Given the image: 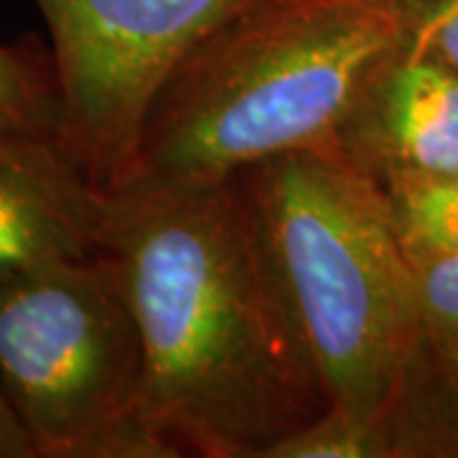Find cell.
Returning a JSON list of instances; mask_svg holds the SVG:
<instances>
[{"label":"cell","instance_id":"cell-9","mask_svg":"<svg viewBox=\"0 0 458 458\" xmlns=\"http://www.w3.org/2000/svg\"><path fill=\"white\" fill-rule=\"evenodd\" d=\"M0 132L62 140L64 102L54 51L36 33L0 44Z\"/></svg>","mask_w":458,"mask_h":458},{"label":"cell","instance_id":"cell-3","mask_svg":"<svg viewBox=\"0 0 458 458\" xmlns=\"http://www.w3.org/2000/svg\"><path fill=\"white\" fill-rule=\"evenodd\" d=\"M331 408L377 426L423 352L415 265L385 194L328 150L240 174Z\"/></svg>","mask_w":458,"mask_h":458},{"label":"cell","instance_id":"cell-14","mask_svg":"<svg viewBox=\"0 0 458 458\" xmlns=\"http://www.w3.org/2000/svg\"><path fill=\"white\" fill-rule=\"evenodd\" d=\"M0 458H36L33 443L18 412L0 387Z\"/></svg>","mask_w":458,"mask_h":458},{"label":"cell","instance_id":"cell-11","mask_svg":"<svg viewBox=\"0 0 458 458\" xmlns=\"http://www.w3.org/2000/svg\"><path fill=\"white\" fill-rule=\"evenodd\" d=\"M270 458H385L379 428L328 408L311 426L283 441Z\"/></svg>","mask_w":458,"mask_h":458},{"label":"cell","instance_id":"cell-10","mask_svg":"<svg viewBox=\"0 0 458 458\" xmlns=\"http://www.w3.org/2000/svg\"><path fill=\"white\" fill-rule=\"evenodd\" d=\"M410 262L458 252V171L379 183Z\"/></svg>","mask_w":458,"mask_h":458},{"label":"cell","instance_id":"cell-5","mask_svg":"<svg viewBox=\"0 0 458 458\" xmlns=\"http://www.w3.org/2000/svg\"><path fill=\"white\" fill-rule=\"evenodd\" d=\"M64 102L62 143L105 194L128 179L148 110L176 66L258 0H33Z\"/></svg>","mask_w":458,"mask_h":458},{"label":"cell","instance_id":"cell-6","mask_svg":"<svg viewBox=\"0 0 458 458\" xmlns=\"http://www.w3.org/2000/svg\"><path fill=\"white\" fill-rule=\"evenodd\" d=\"M344 164L387 183L458 171V72L405 33L364 72L334 135Z\"/></svg>","mask_w":458,"mask_h":458},{"label":"cell","instance_id":"cell-8","mask_svg":"<svg viewBox=\"0 0 458 458\" xmlns=\"http://www.w3.org/2000/svg\"><path fill=\"white\" fill-rule=\"evenodd\" d=\"M379 436L385 458H458V349L423 346Z\"/></svg>","mask_w":458,"mask_h":458},{"label":"cell","instance_id":"cell-1","mask_svg":"<svg viewBox=\"0 0 458 458\" xmlns=\"http://www.w3.org/2000/svg\"><path fill=\"white\" fill-rule=\"evenodd\" d=\"M105 252L146 354V415L176 458H270L328 408L240 176L107 194Z\"/></svg>","mask_w":458,"mask_h":458},{"label":"cell","instance_id":"cell-12","mask_svg":"<svg viewBox=\"0 0 458 458\" xmlns=\"http://www.w3.org/2000/svg\"><path fill=\"white\" fill-rule=\"evenodd\" d=\"M412 265L423 342L430 349H458V252Z\"/></svg>","mask_w":458,"mask_h":458},{"label":"cell","instance_id":"cell-4","mask_svg":"<svg viewBox=\"0 0 458 458\" xmlns=\"http://www.w3.org/2000/svg\"><path fill=\"white\" fill-rule=\"evenodd\" d=\"M0 387L36 458H176L146 415V354L110 252L0 280Z\"/></svg>","mask_w":458,"mask_h":458},{"label":"cell","instance_id":"cell-7","mask_svg":"<svg viewBox=\"0 0 458 458\" xmlns=\"http://www.w3.org/2000/svg\"><path fill=\"white\" fill-rule=\"evenodd\" d=\"M107 194L62 140L0 132V280L105 252Z\"/></svg>","mask_w":458,"mask_h":458},{"label":"cell","instance_id":"cell-13","mask_svg":"<svg viewBox=\"0 0 458 458\" xmlns=\"http://www.w3.org/2000/svg\"><path fill=\"white\" fill-rule=\"evenodd\" d=\"M405 26L458 72V0H405Z\"/></svg>","mask_w":458,"mask_h":458},{"label":"cell","instance_id":"cell-2","mask_svg":"<svg viewBox=\"0 0 458 458\" xmlns=\"http://www.w3.org/2000/svg\"><path fill=\"white\" fill-rule=\"evenodd\" d=\"M403 33L405 0L252 3L161 87L123 183L212 186L327 146L364 72Z\"/></svg>","mask_w":458,"mask_h":458}]
</instances>
